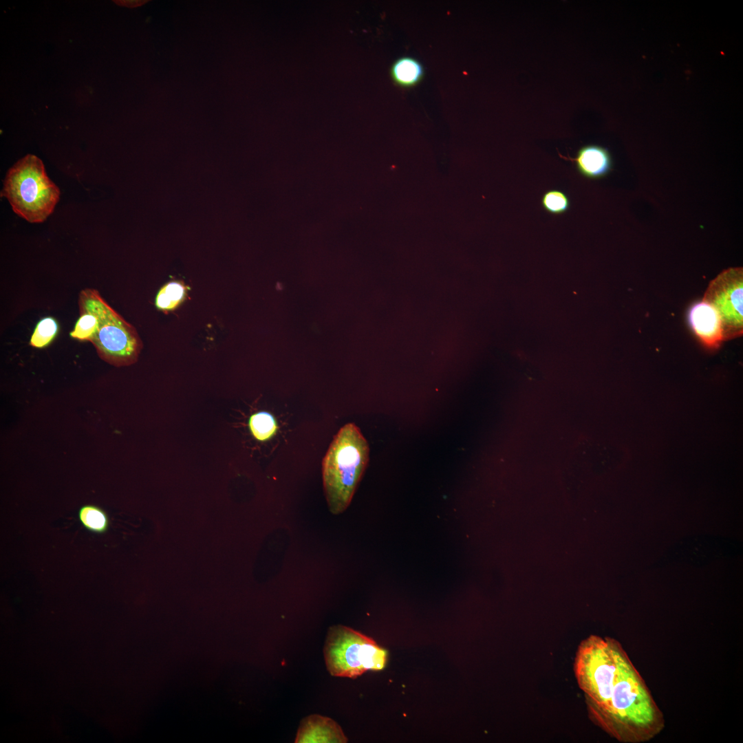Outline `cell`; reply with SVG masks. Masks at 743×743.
Here are the masks:
<instances>
[{"label":"cell","instance_id":"ba28073f","mask_svg":"<svg viewBox=\"0 0 743 743\" xmlns=\"http://www.w3.org/2000/svg\"><path fill=\"white\" fill-rule=\"evenodd\" d=\"M570 160L582 176L588 179L597 180L606 177L613 169V159L609 150L601 145L590 144L581 147L575 157H566Z\"/></svg>","mask_w":743,"mask_h":743},{"label":"cell","instance_id":"3957f363","mask_svg":"<svg viewBox=\"0 0 743 743\" xmlns=\"http://www.w3.org/2000/svg\"><path fill=\"white\" fill-rule=\"evenodd\" d=\"M1 195L17 215L30 223H41L54 211L60 191L47 175L43 162L28 154L8 170Z\"/></svg>","mask_w":743,"mask_h":743},{"label":"cell","instance_id":"5bb4252c","mask_svg":"<svg viewBox=\"0 0 743 743\" xmlns=\"http://www.w3.org/2000/svg\"><path fill=\"white\" fill-rule=\"evenodd\" d=\"M58 323L52 316L44 317L36 324L30 340V345L36 348L48 346L57 336Z\"/></svg>","mask_w":743,"mask_h":743},{"label":"cell","instance_id":"2e32d148","mask_svg":"<svg viewBox=\"0 0 743 743\" xmlns=\"http://www.w3.org/2000/svg\"><path fill=\"white\" fill-rule=\"evenodd\" d=\"M79 311L80 316L69 336L80 341H89L96 327L97 318L85 309L79 308Z\"/></svg>","mask_w":743,"mask_h":743},{"label":"cell","instance_id":"7a4b0ae2","mask_svg":"<svg viewBox=\"0 0 743 743\" xmlns=\"http://www.w3.org/2000/svg\"><path fill=\"white\" fill-rule=\"evenodd\" d=\"M367 440L354 423L342 427L323 460L325 497L332 513L344 511L353 497L369 462Z\"/></svg>","mask_w":743,"mask_h":743},{"label":"cell","instance_id":"6da1fadb","mask_svg":"<svg viewBox=\"0 0 743 743\" xmlns=\"http://www.w3.org/2000/svg\"><path fill=\"white\" fill-rule=\"evenodd\" d=\"M574 673L590 720L623 743L658 735L665 721L644 679L615 638L592 634L579 645Z\"/></svg>","mask_w":743,"mask_h":743},{"label":"cell","instance_id":"8fae6325","mask_svg":"<svg viewBox=\"0 0 743 743\" xmlns=\"http://www.w3.org/2000/svg\"><path fill=\"white\" fill-rule=\"evenodd\" d=\"M78 517L82 526L92 533L104 534L109 529V517L107 512L98 506L83 505L78 510Z\"/></svg>","mask_w":743,"mask_h":743},{"label":"cell","instance_id":"277c9868","mask_svg":"<svg viewBox=\"0 0 743 743\" xmlns=\"http://www.w3.org/2000/svg\"><path fill=\"white\" fill-rule=\"evenodd\" d=\"M78 305L97 318L96 327L89 341L94 345L100 358L117 367L136 362L142 344L136 329L96 290H83L79 294Z\"/></svg>","mask_w":743,"mask_h":743},{"label":"cell","instance_id":"5b68a950","mask_svg":"<svg viewBox=\"0 0 743 743\" xmlns=\"http://www.w3.org/2000/svg\"><path fill=\"white\" fill-rule=\"evenodd\" d=\"M332 676L356 678L367 671L382 670L387 652L374 640L341 625L330 627L323 649Z\"/></svg>","mask_w":743,"mask_h":743},{"label":"cell","instance_id":"9a60e30c","mask_svg":"<svg viewBox=\"0 0 743 743\" xmlns=\"http://www.w3.org/2000/svg\"><path fill=\"white\" fill-rule=\"evenodd\" d=\"M543 208L552 215H561L566 213L570 206L568 195L562 191L552 189L546 191L541 197Z\"/></svg>","mask_w":743,"mask_h":743},{"label":"cell","instance_id":"8992f818","mask_svg":"<svg viewBox=\"0 0 743 743\" xmlns=\"http://www.w3.org/2000/svg\"><path fill=\"white\" fill-rule=\"evenodd\" d=\"M702 300L718 312L722 325L723 341L740 337L743 334V269L729 268L720 272L709 284Z\"/></svg>","mask_w":743,"mask_h":743},{"label":"cell","instance_id":"4fadbf2b","mask_svg":"<svg viewBox=\"0 0 743 743\" xmlns=\"http://www.w3.org/2000/svg\"><path fill=\"white\" fill-rule=\"evenodd\" d=\"M248 426L253 437L261 442L270 439L278 429L273 416L266 411L252 414L249 418Z\"/></svg>","mask_w":743,"mask_h":743},{"label":"cell","instance_id":"30bf717a","mask_svg":"<svg viewBox=\"0 0 743 743\" xmlns=\"http://www.w3.org/2000/svg\"><path fill=\"white\" fill-rule=\"evenodd\" d=\"M391 76L398 85L411 87L418 84L422 78L423 67L414 58L401 57L391 65Z\"/></svg>","mask_w":743,"mask_h":743},{"label":"cell","instance_id":"7c38bea8","mask_svg":"<svg viewBox=\"0 0 743 743\" xmlns=\"http://www.w3.org/2000/svg\"><path fill=\"white\" fill-rule=\"evenodd\" d=\"M186 290L180 281H171L159 290L155 297V305L164 312L176 308L185 299Z\"/></svg>","mask_w":743,"mask_h":743},{"label":"cell","instance_id":"e0dca14e","mask_svg":"<svg viewBox=\"0 0 743 743\" xmlns=\"http://www.w3.org/2000/svg\"><path fill=\"white\" fill-rule=\"evenodd\" d=\"M118 5L125 6L129 8H134L147 2L146 1H114Z\"/></svg>","mask_w":743,"mask_h":743},{"label":"cell","instance_id":"52a82bcc","mask_svg":"<svg viewBox=\"0 0 743 743\" xmlns=\"http://www.w3.org/2000/svg\"><path fill=\"white\" fill-rule=\"evenodd\" d=\"M688 321L695 334L708 348H718L723 341L720 316L708 302L702 300L689 310Z\"/></svg>","mask_w":743,"mask_h":743},{"label":"cell","instance_id":"9c48e42d","mask_svg":"<svg viewBox=\"0 0 743 743\" xmlns=\"http://www.w3.org/2000/svg\"><path fill=\"white\" fill-rule=\"evenodd\" d=\"M296 743H345L347 739L332 719L320 715L304 718L299 727Z\"/></svg>","mask_w":743,"mask_h":743}]
</instances>
